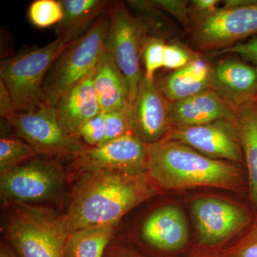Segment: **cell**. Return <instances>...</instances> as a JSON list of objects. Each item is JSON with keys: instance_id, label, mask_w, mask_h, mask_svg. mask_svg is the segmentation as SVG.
<instances>
[{"instance_id": "cell-1", "label": "cell", "mask_w": 257, "mask_h": 257, "mask_svg": "<svg viewBox=\"0 0 257 257\" xmlns=\"http://www.w3.org/2000/svg\"><path fill=\"white\" fill-rule=\"evenodd\" d=\"M72 184L64 212L69 234L91 226L116 225L130 211L156 196L148 172H83Z\"/></svg>"}, {"instance_id": "cell-2", "label": "cell", "mask_w": 257, "mask_h": 257, "mask_svg": "<svg viewBox=\"0 0 257 257\" xmlns=\"http://www.w3.org/2000/svg\"><path fill=\"white\" fill-rule=\"evenodd\" d=\"M148 173L165 190L214 187L239 192L242 170L237 166L214 160L175 140L165 138L147 145Z\"/></svg>"}, {"instance_id": "cell-3", "label": "cell", "mask_w": 257, "mask_h": 257, "mask_svg": "<svg viewBox=\"0 0 257 257\" xmlns=\"http://www.w3.org/2000/svg\"><path fill=\"white\" fill-rule=\"evenodd\" d=\"M5 241L19 257H64L69 231L64 213L49 206L8 204Z\"/></svg>"}, {"instance_id": "cell-4", "label": "cell", "mask_w": 257, "mask_h": 257, "mask_svg": "<svg viewBox=\"0 0 257 257\" xmlns=\"http://www.w3.org/2000/svg\"><path fill=\"white\" fill-rule=\"evenodd\" d=\"M77 39L58 36L53 41L2 60L0 79L13 99V111L30 112L50 104L43 91V82L52 64Z\"/></svg>"}, {"instance_id": "cell-5", "label": "cell", "mask_w": 257, "mask_h": 257, "mask_svg": "<svg viewBox=\"0 0 257 257\" xmlns=\"http://www.w3.org/2000/svg\"><path fill=\"white\" fill-rule=\"evenodd\" d=\"M60 161L37 156L0 173V196L5 204L47 206L65 199L70 172Z\"/></svg>"}, {"instance_id": "cell-6", "label": "cell", "mask_w": 257, "mask_h": 257, "mask_svg": "<svg viewBox=\"0 0 257 257\" xmlns=\"http://www.w3.org/2000/svg\"><path fill=\"white\" fill-rule=\"evenodd\" d=\"M109 11L71 44L47 72L42 88L51 105L55 106L61 96L94 72L104 50L110 24Z\"/></svg>"}, {"instance_id": "cell-7", "label": "cell", "mask_w": 257, "mask_h": 257, "mask_svg": "<svg viewBox=\"0 0 257 257\" xmlns=\"http://www.w3.org/2000/svg\"><path fill=\"white\" fill-rule=\"evenodd\" d=\"M109 13L110 24L104 49L110 54L126 79L132 104L145 75L142 70V53L149 36L125 2H112Z\"/></svg>"}, {"instance_id": "cell-8", "label": "cell", "mask_w": 257, "mask_h": 257, "mask_svg": "<svg viewBox=\"0 0 257 257\" xmlns=\"http://www.w3.org/2000/svg\"><path fill=\"white\" fill-rule=\"evenodd\" d=\"M18 138L31 145L40 156L71 162L86 146L61 128L55 106H42L30 112L11 111L3 117Z\"/></svg>"}, {"instance_id": "cell-9", "label": "cell", "mask_w": 257, "mask_h": 257, "mask_svg": "<svg viewBox=\"0 0 257 257\" xmlns=\"http://www.w3.org/2000/svg\"><path fill=\"white\" fill-rule=\"evenodd\" d=\"M192 39L200 50H220L257 35V0L238 8H219L193 18Z\"/></svg>"}, {"instance_id": "cell-10", "label": "cell", "mask_w": 257, "mask_h": 257, "mask_svg": "<svg viewBox=\"0 0 257 257\" xmlns=\"http://www.w3.org/2000/svg\"><path fill=\"white\" fill-rule=\"evenodd\" d=\"M191 212L199 246L223 248L225 243L251 224L247 209L238 203L216 197L202 196L191 204Z\"/></svg>"}, {"instance_id": "cell-11", "label": "cell", "mask_w": 257, "mask_h": 257, "mask_svg": "<svg viewBox=\"0 0 257 257\" xmlns=\"http://www.w3.org/2000/svg\"><path fill=\"white\" fill-rule=\"evenodd\" d=\"M69 167L77 174L99 171L145 173L148 172L147 144L133 133L100 146H85Z\"/></svg>"}, {"instance_id": "cell-12", "label": "cell", "mask_w": 257, "mask_h": 257, "mask_svg": "<svg viewBox=\"0 0 257 257\" xmlns=\"http://www.w3.org/2000/svg\"><path fill=\"white\" fill-rule=\"evenodd\" d=\"M147 257H173L188 246L189 230L184 211L175 204L152 211L145 218L139 234Z\"/></svg>"}, {"instance_id": "cell-13", "label": "cell", "mask_w": 257, "mask_h": 257, "mask_svg": "<svg viewBox=\"0 0 257 257\" xmlns=\"http://www.w3.org/2000/svg\"><path fill=\"white\" fill-rule=\"evenodd\" d=\"M166 138L188 145L214 160L244 164L241 141L234 119H220L188 127H172Z\"/></svg>"}, {"instance_id": "cell-14", "label": "cell", "mask_w": 257, "mask_h": 257, "mask_svg": "<svg viewBox=\"0 0 257 257\" xmlns=\"http://www.w3.org/2000/svg\"><path fill=\"white\" fill-rule=\"evenodd\" d=\"M170 101L156 81L144 77L138 95L130 106V119L134 133L147 145L168 136L171 123Z\"/></svg>"}, {"instance_id": "cell-15", "label": "cell", "mask_w": 257, "mask_h": 257, "mask_svg": "<svg viewBox=\"0 0 257 257\" xmlns=\"http://www.w3.org/2000/svg\"><path fill=\"white\" fill-rule=\"evenodd\" d=\"M211 89L236 110L256 101L257 68L241 58L219 61L212 66Z\"/></svg>"}, {"instance_id": "cell-16", "label": "cell", "mask_w": 257, "mask_h": 257, "mask_svg": "<svg viewBox=\"0 0 257 257\" xmlns=\"http://www.w3.org/2000/svg\"><path fill=\"white\" fill-rule=\"evenodd\" d=\"M172 127L209 124L220 119H234L236 111L209 89L169 105Z\"/></svg>"}, {"instance_id": "cell-17", "label": "cell", "mask_w": 257, "mask_h": 257, "mask_svg": "<svg viewBox=\"0 0 257 257\" xmlns=\"http://www.w3.org/2000/svg\"><path fill=\"white\" fill-rule=\"evenodd\" d=\"M94 72L64 93L56 102V114L61 128L70 138H77L79 128L101 113L94 87Z\"/></svg>"}, {"instance_id": "cell-18", "label": "cell", "mask_w": 257, "mask_h": 257, "mask_svg": "<svg viewBox=\"0 0 257 257\" xmlns=\"http://www.w3.org/2000/svg\"><path fill=\"white\" fill-rule=\"evenodd\" d=\"M94 87L101 112L130 107V93L124 76L104 49L94 72Z\"/></svg>"}, {"instance_id": "cell-19", "label": "cell", "mask_w": 257, "mask_h": 257, "mask_svg": "<svg viewBox=\"0 0 257 257\" xmlns=\"http://www.w3.org/2000/svg\"><path fill=\"white\" fill-rule=\"evenodd\" d=\"M211 77L212 66L199 57L167 74L157 84L167 100L172 102L211 89Z\"/></svg>"}, {"instance_id": "cell-20", "label": "cell", "mask_w": 257, "mask_h": 257, "mask_svg": "<svg viewBox=\"0 0 257 257\" xmlns=\"http://www.w3.org/2000/svg\"><path fill=\"white\" fill-rule=\"evenodd\" d=\"M235 123L241 141L247 172L250 201L257 212V102L236 109Z\"/></svg>"}, {"instance_id": "cell-21", "label": "cell", "mask_w": 257, "mask_h": 257, "mask_svg": "<svg viewBox=\"0 0 257 257\" xmlns=\"http://www.w3.org/2000/svg\"><path fill=\"white\" fill-rule=\"evenodd\" d=\"M64 16L56 26L57 37L68 35L78 39L106 14L112 2L107 0H61Z\"/></svg>"}, {"instance_id": "cell-22", "label": "cell", "mask_w": 257, "mask_h": 257, "mask_svg": "<svg viewBox=\"0 0 257 257\" xmlns=\"http://www.w3.org/2000/svg\"><path fill=\"white\" fill-rule=\"evenodd\" d=\"M116 226H91L72 231L64 244V257H103L114 239Z\"/></svg>"}, {"instance_id": "cell-23", "label": "cell", "mask_w": 257, "mask_h": 257, "mask_svg": "<svg viewBox=\"0 0 257 257\" xmlns=\"http://www.w3.org/2000/svg\"><path fill=\"white\" fill-rule=\"evenodd\" d=\"M126 5L142 23L147 35L160 40H172L177 34L175 24L166 15L167 13L154 3L153 0H130Z\"/></svg>"}, {"instance_id": "cell-24", "label": "cell", "mask_w": 257, "mask_h": 257, "mask_svg": "<svg viewBox=\"0 0 257 257\" xmlns=\"http://www.w3.org/2000/svg\"><path fill=\"white\" fill-rule=\"evenodd\" d=\"M36 150L18 137L2 136L0 139V173L14 168L37 156Z\"/></svg>"}, {"instance_id": "cell-25", "label": "cell", "mask_w": 257, "mask_h": 257, "mask_svg": "<svg viewBox=\"0 0 257 257\" xmlns=\"http://www.w3.org/2000/svg\"><path fill=\"white\" fill-rule=\"evenodd\" d=\"M28 16L31 23L37 28L57 26L63 19V9L60 1L36 0L30 5Z\"/></svg>"}, {"instance_id": "cell-26", "label": "cell", "mask_w": 257, "mask_h": 257, "mask_svg": "<svg viewBox=\"0 0 257 257\" xmlns=\"http://www.w3.org/2000/svg\"><path fill=\"white\" fill-rule=\"evenodd\" d=\"M167 42L148 37L144 44L142 60L145 67L144 77L155 80V73L165 66V52Z\"/></svg>"}, {"instance_id": "cell-27", "label": "cell", "mask_w": 257, "mask_h": 257, "mask_svg": "<svg viewBox=\"0 0 257 257\" xmlns=\"http://www.w3.org/2000/svg\"><path fill=\"white\" fill-rule=\"evenodd\" d=\"M102 113L105 128V138L103 144L134 133L130 119V106L121 110Z\"/></svg>"}, {"instance_id": "cell-28", "label": "cell", "mask_w": 257, "mask_h": 257, "mask_svg": "<svg viewBox=\"0 0 257 257\" xmlns=\"http://www.w3.org/2000/svg\"><path fill=\"white\" fill-rule=\"evenodd\" d=\"M199 57L197 52L188 48L182 42L170 40L167 42L166 45L164 67L174 71L178 70Z\"/></svg>"}, {"instance_id": "cell-29", "label": "cell", "mask_w": 257, "mask_h": 257, "mask_svg": "<svg viewBox=\"0 0 257 257\" xmlns=\"http://www.w3.org/2000/svg\"><path fill=\"white\" fill-rule=\"evenodd\" d=\"M224 257H257V216L236 242L222 248Z\"/></svg>"}, {"instance_id": "cell-30", "label": "cell", "mask_w": 257, "mask_h": 257, "mask_svg": "<svg viewBox=\"0 0 257 257\" xmlns=\"http://www.w3.org/2000/svg\"><path fill=\"white\" fill-rule=\"evenodd\" d=\"M77 138L87 147H94L102 145L105 138L103 113H99L84 123L79 128Z\"/></svg>"}, {"instance_id": "cell-31", "label": "cell", "mask_w": 257, "mask_h": 257, "mask_svg": "<svg viewBox=\"0 0 257 257\" xmlns=\"http://www.w3.org/2000/svg\"><path fill=\"white\" fill-rule=\"evenodd\" d=\"M153 2L161 10L174 17L185 30H191L192 25V15L189 1L153 0Z\"/></svg>"}, {"instance_id": "cell-32", "label": "cell", "mask_w": 257, "mask_h": 257, "mask_svg": "<svg viewBox=\"0 0 257 257\" xmlns=\"http://www.w3.org/2000/svg\"><path fill=\"white\" fill-rule=\"evenodd\" d=\"M226 54L239 55L243 60L252 64L257 68V37L249 39L244 43H237L233 46L210 52L211 55H226Z\"/></svg>"}, {"instance_id": "cell-33", "label": "cell", "mask_w": 257, "mask_h": 257, "mask_svg": "<svg viewBox=\"0 0 257 257\" xmlns=\"http://www.w3.org/2000/svg\"><path fill=\"white\" fill-rule=\"evenodd\" d=\"M103 257H147L128 243L112 241L106 247Z\"/></svg>"}, {"instance_id": "cell-34", "label": "cell", "mask_w": 257, "mask_h": 257, "mask_svg": "<svg viewBox=\"0 0 257 257\" xmlns=\"http://www.w3.org/2000/svg\"><path fill=\"white\" fill-rule=\"evenodd\" d=\"M221 1L219 0H192L190 3L192 20L196 17L209 14L219 8Z\"/></svg>"}, {"instance_id": "cell-35", "label": "cell", "mask_w": 257, "mask_h": 257, "mask_svg": "<svg viewBox=\"0 0 257 257\" xmlns=\"http://www.w3.org/2000/svg\"><path fill=\"white\" fill-rule=\"evenodd\" d=\"M13 111V99L3 80L0 79V115L3 118Z\"/></svg>"}, {"instance_id": "cell-36", "label": "cell", "mask_w": 257, "mask_h": 257, "mask_svg": "<svg viewBox=\"0 0 257 257\" xmlns=\"http://www.w3.org/2000/svg\"><path fill=\"white\" fill-rule=\"evenodd\" d=\"M182 257H224L222 248H211L202 247V246H194L187 253Z\"/></svg>"}, {"instance_id": "cell-37", "label": "cell", "mask_w": 257, "mask_h": 257, "mask_svg": "<svg viewBox=\"0 0 257 257\" xmlns=\"http://www.w3.org/2000/svg\"><path fill=\"white\" fill-rule=\"evenodd\" d=\"M0 257H19L13 248L6 241L0 243Z\"/></svg>"}, {"instance_id": "cell-38", "label": "cell", "mask_w": 257, "mask_h": 257, "mask_svg": "<svg viewBox=\"0 0 257 257\" xmlns=\"http://www.w3.org/2000/svg\"><path fill=\"white\" fill-rule=\"evenodd\" d=\"M256 102H257V99H256Z\"/></svg>"}]
</instances>
